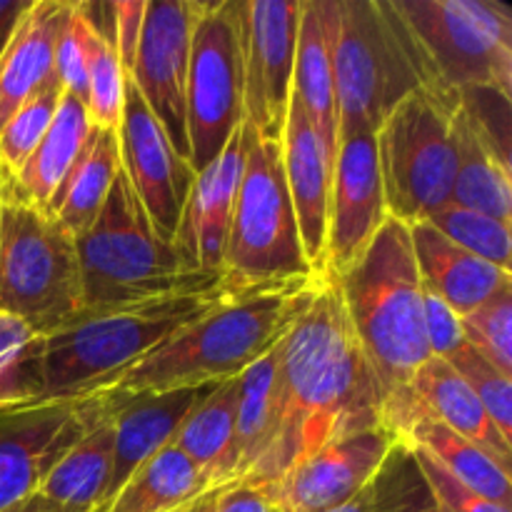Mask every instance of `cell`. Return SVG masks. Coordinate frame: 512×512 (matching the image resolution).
Returning <instances> with one entry per match:
<instances>
[{"label": "cell", "instance_id": "ffe728a7", "mask_svg": "<svg viewBox=\"0 0 512 512\" xmlns=\"http://www.w3.org/2000/svg\"><path fill=\"white\" fill-rule=\"evenodd\" d=\"M215 385L170 390V393H105L113 423V463H110L108 488L98 510L118 495V490L158 455L175 438L190 410L213 390Z\"/></svg>", "mask_w": 512, "mask_h": 512}, {"label": "cell", "instance_id": "cb8c5ba5", "mask_svg": "<svg viewBox=\"0 0 512 512\" xmlns=\"http://www.w3.org/2000/svg\"><path fill=\"white\" fill-rule=\"evenodd\" d=\"M238 378L218 383L178 428L170 445L180 450L213 490L235 483Z\"/></svg>", "mask_w": 512, "mask_h": 512}, {"label": "cell", "instance_id": "7a4b0ae2", "mask_svg": "<svg viewBox=\"0 0 512 512\" xmlns=\"http://www.w3.org/2000/svg\"><path fill=\"white\" fill-rule=\"evenodd\" d=\"M318 278L233 295L98 393H170L238 378L283 340Z\"/></svg>", "mask_w": 512, "mask_h": 512}, {"label": "cell", "instance_id": "9a60e30c", "mask_svg": "<svg viewBox=\"0 0 512 512\" xmlns=\"http://www.w3.org/2000/svg\"><path fill=\"white\" fill-rule=\"evenodd\" d=\"M120 170L143 205L160 240L173 243L180 210L195 183V170L175 153L165 130L140 98L133 80L125 78L123 115L118 123Z\"/></svg>", "mask_w": 512, "mask_h": 512}, {"label": "cell", "instance_id": "7402d4cb", "mask_svg": "<svg viewBox=\"0 0 512 512\" xmlns=\"http://www.w3.org/2000/svg\"><path fill=\"white\" fill-rule=\"evenodd\" d=\"M73 3L33 0L0 55V130L55 75V45Z\"/></svg>", "mask_w": 512, "mask_h": 512}, {"label": "cell", "instance_id": "4dcf8cb0", "mask_svg": "<svg viewBox=\"0 0 512 512\" xmlns=\"http://www.w3.org/2000/svg\"><path fill=\"white\" fill-rule=\"evenodd\" d=\"M210 490L200 470L175 445H165L100 512H175Z\"/></svg>", "mask_w": 512, "mask_h": 512}, {"label": "cell", "instance_id": "bcb514c9", "mask_svg": "<svg viewBox=\"0 0 512 512\" xmlns=\"http://www.w3.org/2000/svg\"><path fill=\"white\" fill-rule=\"evenodd\" d=\"M3 512H73V510H65V508H58V505H53L50 500H45L43 495H30V498L20 500V503L10 505V508H5Z\"/></svg>", "mask_w": 512, "mask_h": 512}, {"label": "cell", "instance_id": "74e56055", "mask_svg": "<svg viewBox=\"0 0 512 512\" xmlns=\"http://www.w3.org/2000/svg\"><path fill=\"white\" fill-rule=\"evenodd\" d=\"M125 75L115 48L93 28L88 58V88H85V110L93 128L118 130L123 115Z\"/></svg>", "mask_w": 512, "mask_h": 512}, {"label": "cell", "instance_id": "7bdbcfd3", "mask_svg": "<svg viewBox=\"0 0 512 512\" xmlns=\"http://www.w3.org/2000/svg\"><path fill=\"white\" fill-rule=\"evenodd\" d=\"M145 8H148L145 0H113L110 3V10H113V40H110V45L115 48L125 78H130V73H133Z\"/></svg>", "mask_w": 512, "mask_h": 512}, {"label": "cell", "instance_id": "83f0119b", "mask_svg": "<svg viewBox=\"0 0 512 512\" xmlns=\"http://www.w3.org/2000/svg\"><path fill=\"white\" fill-rule=\"evenodd\" d=\"M90 130H93V125L88 120L85 103L65 90L58 110H55L53 123H50L48 133L43 135L38 148L30 153V158L25 160V165L18 173L10 175L5 170L3 173L8 175L13 188L28 203H33L35 208L45 213L55 190L60 188L63 178L68 175L70 165L75 163V158L83 150Z\"/></svg>", "mask_w": 512, "mask_h": 512}, {"label": "cell", "instance_id": "1f68e13d", "mask_svg": "<svg viewBox=\"0 0 512 512\" xmlns=\"http://www.w3.org/2000/svg\"><path fill=\"white\" fill-rule=\"evenodd\" d=\"M405 445L408 448H413V445L425 448L453 478H458L460 483H465L490 503L512 512L510 470H505L498 460L490 458L478 445L468 443L450 428H445L443 423L423 420V423L415 425Z\"/></svg>", "mask_w": 512, "mask_h": 512}, {"label": "cell", "instance_id": "ee69618b", "mask_svg": "<svg viewBox=\"0 0 512 512\" xmlns=\"http://www.w3.org/2000/svg\"><path fill=\"white\" fill-rule=\"evenodd\" d=\"M210 512H280L278 505L260 488L245 483L228 485L215 498Z\"/></svg>", "mask_w": 512, "mask_h": 512}, {"label": "cell", "instance_id": "836d02e7", "mask_svg": "<svg viewBox=\"0 0 512 512\" xmlns=\"http://www.w3.org/2000/svg\"><path fill=\"white\" fill-rule=\"evenodd\" d=\"M43 335L0 313V408L43 400Z\"/></svg>", "mask_w": 512, "mask_h": 512}, {"label": "cell", "instance_id": "f546056e", "mask_svg": "<svg viewBox=\"0 0 512 512\" xmlns=\"http://www.w3.org/2000/svg\"><path fill=\"white\" fill-rule=\"evenodd\" d=\"M110 463H113V423H110L108 403L105 413L90 425L88 433L45 475L38 495H43L58 508L95 512L103 500L105 488H108Z\"/></svg>", "mask_w": 512, "mask_h": 512}, {"label": "cell", "instance_id": "44dd1931", "mask_svg": "<svg viewBox=\"0 0 512 512\" xmlns=\"http://www.w3.org/2000/svg\"><path fill=\"white\" fill-rule=\"evenodd\" d=\"M280 153H283L285 183H288L290 203L298 218L305 260L315 275H325V238H328L335 163L325 150L313 120L308 118L295 95L290 98Z\"/></svg>", "mask_w": 512, "mask_h": 512}, {"label": "cell", "instance_id": "e0dca14e", "mask_svg": "<svg viewBox=\"0 0 512 512\" xmlns=\"http://www.w3.org/2000/svg\"><path fill=\"white\" fill-rule=\"evenodd\" d=\"M255 130L248 120L230 135L223 153L205 170L195 173V183L180 210L173 250L185 273L223 275V255L230 220L238 200L240 180L248 163Z\"/></svg>", "mask_w": 512, "mask_h": 512}, {"label": "cell", "instance_id": "277c9868", "mask_svg": "<svg viewBox=\"0 0 512 512\" xmlns=\"http://www.w3.org/2000/svg\"><path fill=\"white\" fill-rule=\"evenodd\" d=\"M335 280L383 405L430 358L423 280L408 225L385 220L368 250Z\"/></svg>", "mask_w": 512, "mask_h": 512}, {"label": "cell", "instance_id": "3957f363", "mask_svg": "<svg viewBox=\"0 0 512 512\" xmlns=\"http://www.w3.org/2000/svg\"><path fill=\"white\" fill-rule=\"evenodd\" d=\"M233 295L240 293L220 280L208 288L78 315L43 335V400H78L98 393Z\"/></svg>", "mask_w": 512, "mask_h": 512}, {"label": "cell", "instance_id": "d6986e66", "mask_svg": "<svg viewBox=\"0 0 512 512\" xmlns=\"http://www.w3.org/2000/svg\"><path fill=\"white\" fill-rule=\"evenodd\" d=\"M395 448L385 428L333 440L263 490L280 512H330L348 503Z\"/></svg>", "mask_w": 512, "mask_h": 512}, {"label": "cell", "instance_id": "d590c367", "mask_svg": "<svg viewBox=\"0 0 512 512\" xmlns=\"http://www.w3.org/2000/svg\"><path fill=\"white\" fill-rule=\"evenodd\" d=\"M63 93L65 88L53 75L33 98L25 100L15 110L13 118L0 130V170L15 175L23 168L25 160L30 158V153L38 148L43 135L48 133Z\"/></svg>", "mask_w": 512, "mask_h": 512}, {"label": "cell", "instance_id": "2e32d148", "mask_svg": "<svg viewBox=\"0 0 512 512\" xmlns=\"http://www.w3.org/2000/svg\"><path fill=\"white\" fill-rule=\"evenodd\" d=\"M423 420L443 423L510 470L512 443L500 435L470 385L443 358L425 360L410 383L380 405V425L400 445H405L415 425Z\"/></svg>", "mask_w": 512, "mask_h": 512}, {"label": "cell", "instance_id": "484cf974", "mask_svg": "<svg viewBox=\"0 0 512 512\" xmlns=\"http://www.w3.org/2000/svg\"><path fill=\"white\" fill-rule=\"evenodd\" d=\"M120 173V148L115 130H90L83 150L70 165L68 175L53 200L45 208V215L55 220L73 238L93 225Z\"/></svg>", "mask_w": 512, "mask_h": 512}, {"label": "cell", "instance_id": "6da1fadb", "mask_svg": "<svg viewBox=\"0 0 512 512\" xmlns=\"http://www.w3.org/2000/svg\"><path fill=\"white\" fill-rule=\"evenodd\" d=\"M380 425V393L333 275L280 340V415L263 465L245 485L265 488L333 440Z\"/></svg>", "mask_w": 512, "mask_h": 512}, {"label": "cell", "instance_id": "7c38bea8", "mask_svg": "<svg viewBox=\"0 0 512 512\" xmlns=\"http://www.w3.org/2000/svg\"><path fill=\"white\" fill-rule=\"evenodd\" d=\"M243 60V113L255 135L280 143L293 98L300 0H235Z\"/></svg>", "mask_w": 512, "mask_h": 512}, {"label": "cell", "instance_id": "e575fe53", "mask_svg": "<svg viewBox=\"0 0 512 512\" xmlns=\"http://www.w3.org/2000/svg\"><path fill=\"white\" fill-rule=\"evenodd\" d=\"M425 223L433 225L440 235L453 240L468 253L478 255L485 263L512 273V230L510 223L495 220L490 215L475 213V210L460 208V205L448 203L430 215Z\"/></svg>", "mask_w": 512, "mask_h": 512}, {"label": "cell", "instance_id": "30bf717a", "mask_svg": "<svg viewBox=\"0 0 512 512\" xmlns=\"http://www.w3.org/2000/svg\"><path fill=\"white\" fill-rule=\"evenodd\" d=\"M453 113L455 108L418 88L400 100L375 130L390 218L405 225L425 223L450 203L458 165Z\"/></svg>", "mask_w": 512, "mask_h": 512}, {"label": "cell", "instance_id": "ac0fdd59", "mask_svg": "<svg viewBox=\"0 0 512 512\" xmlns=\"http://www.w3.org/2000/svg\"><path fill=\"white\" fill-rule=\"evenodd\" d=\"M388 218L375 135H348L340 140L333 165L325 275H343L368 250Z\"/></svg>", "mask_w": 512, "mask_h": 512}, {"label": "cell", "instance_id": "f6af8a7d", "mask_svg": "<svg viewBox=\"0 0 512 512\" xmlns=\"http://www.w3.org/2000/svg\"><path fill=\"white\" fill-rule=\"evenodd\" d=\"M30 5H33V0H0V55H3L10 35L15 33L20 18H23Z\"/></svg>", "mask_w": 512, "mask_h": 512}, {"label": "cell", "instance_id": "8d00e7d4", "mask_svg": "<svg viewBox=\"0 0 512 512\" xmlns=\"http://www.w3.org/2000/svg\"><path fill=\"white\" fill-rule=\"evenodd\" d=\"M465 345L512 378V285L460 318Z\"/></svg>", "mask_w": 512, "mask_h": 512}, {"label": "cell", "instance_id": "f35d334b", "mask_svg": "<svg viewBox=\"0 0 512 512\" xmlns=\"http://www.w3.org/2000/svg\"><path fill=\"white\" fill-rule=\"evenodd\" d=\"M448 363L470 385V390L480 400V405L490 415L500 435L512 443V378L500 373L495 365H490L470 345H463L458 353L450 355Z\"/></svg>", "mask_w": 512, "mask_h": 512}, {"label": "cell", "instance_id": "9c48e42d", "mask_svg": "<svg viewBox=\"0 0 512 512\" xmlns=\"http://www.w3.org/2000/svg\"><path fill=\"white\" fill-rule=\"evenodd\" d=\"M315 278L300 243L280 143L255 135L230 220L223 280L238 293H255Z\"/></svg>", "mask_w": 512, "mask_h": 512}, {"label": "cell", "instance_id": "5b68a950", "mask_svg": "<svg viewBox=\"0 0 512 512\" xmlns=\"http://www.w3.org/2000/svg\"><path fill=\"white\" fill-rule=\"evenodd\" d=\"M323 10L340 145L348 135H375L400 100L423 88V73L390 0H323Z\"/></svg>", "mask_w": 512, "mask_h": 512}, {"label": "cell", "instance_id": "d4e9b609", "mask_svg": "<svg viewBox=\"0 0 512 512\" xmlns=\"http://www.w3.org/2000/svg\"><path fill=\"white\" fill-rule=\"evenodd\" d=\"M293 95L333 158L338 153V110H335L333 60H330L328 25L323 0H300L298 48H295Z\"/></svg>", "mask_w": 512, "mask_h": 512}, {"label": "cell", "instance_id": "60d3db41", "mask_svg": "<svg viewBox=\"0 0 512 512\" xmlns=\"http://www.w3.org/2000/svg\"><path fill=\"white\" fill-rule=\"evenodd\" d=\"M413 455L418 460V468L423 473L425 483H428L430 495H433L435 508L443 512H510L500 505L490 503L483 495H478L475 490H470L468 485L460 483L458 478L448 473L433 455L425 448L413 445Z\"/></svg>", "mask_w": 512, "mask_h": 512}, {"label": "cell", "instance_id": "5bb4252c", "mask_svg": "<svg viewBox=\"0 0 512 512\" xmlns=\"http://www.w3.org/2000/svg\"><path fill=\"white\" fill-rule=\"evenodd\" d=\"M198 0H153L145 8L130 80L165 130L175 153L190 163L188 70ZM193 168V165H190Z\"/></svg>", "mask_w": 512, "mask_h": 512}, {"label": "cell", "instance_id": "d6a6232c", "mask_svg": "<svg viewBox=\"0 0 512 512\" xmlns=\"http://www.w3.org/2000/svg\"><path fill=\"white\" fill-rule=\"evenodd\" d=\"M435 508L413 450L395 443L373 478L330 512H430Z\"/></svg>", "mask_w": 512, "mask_h": 512}, {"label": "cell", "instance_id": "7dc6e473", "mask_svg": "<svg viewBox=\"0 0 512 512\" xmlns=\"http://www.w3.org/2000/svg\"><path fill=\"white\" fill-rule=\"evenodd\" d=\"M220 490H223V488L210 490V493H205L203 498H198V500H195V503L185 505V508H180V510H175V512H210V510H213V503H215V498H218Z\"/></svg>", "mask_w": 512, "mask_h": 512}, {"label": "cell", "instance_id": "4fadbf2b", "mask_svg": "<svg viewBox=\"0 0 512 512\" xmlns=\"http://www.w3.org/2000/svg\"><path fill=\"white\" fill-rule=\"evenodd\" d=\"M105 408L103 393L0 408V512L38 493L45 475Z\"/></svg>", "mask_w": 512, "mask_h": 512}, {"label": "cell", "instance_id": "52a82bcc", "mask_svg": "<svg viewBox=\"0 0 512 512\" xmlns=\"http://www.w3.org/2000/svg\"><path fill=\"white\" fill-rule=\"evenodd\" d=\"M423 73V90L458 108L460 93L512 98V13L498 0H390Z\"/></svg>", "mask_w": 512, "mask_h": 512}, {"label": "cell", "instance_id": "603a6c76", "mask_svg": "<svg viewBox=\"0 0 512 512\" xmlns=\"http://www.w3.org/2000/svg\"><path fill=\"white\" fill-rule=\"evenodd\" d=\"M408 228L420 280L433 293H438L460 318L473 313L500 288L512 285V273H505L463 250L453 240L440 235L430 223H413Z\"/></svg>", "mask_w": 512, "mask_h": 512}, {"label": "cell", "instance_id": "8fae6325", "mask_svg": "<svg viewBox=\"0 0 512 512\" xmlns=\"http://www.w3.org/2000/svg\"><path fill=\"white\" fill-rule=\"evenodd\" d=\"M188 145L195 173L208 168L245 120L235 0L200 3L188 70Z\"/></svg>", "mask_w": 512, "mask_h": 512}, {"label": "cell", "instance_id": "8992f818", "mask_svg": "<svg viewBox=\"0 0 512 512\" xmlns=\"http://www.w3.org/2000/svg\"><path fill=\"white\" fill-rule=\"evenodd\" d=\"M75 253L83 283V313L208 288L223 280V275L185 273L180 268L173 245L158 238L123 170L98 218L75 238Z\"/></svg>", "mask_w": 512, "mask_h": 512}, {"label": "cell", "instance_id": "b9f144b4", "mask_svg": "<svg viewBox=\"0 0 512 512\" xmlns=\"http://www.w3.org/2000/svg\"><path fill=\"white\" fill-rule=\"evenodd\" d=\"M423 323L425 340H428L430 358L448 360L465 345L460 315L440 298L438 293L423 285Z\"/></svg>", "mask_w": 512, "mask_h": 512}, {"label": "cell", "instance_id": "4316f807", "mask_svg": "<svg viewBox=\"0 0 512 512\" xmlns=\"http://www.w3.org/2000/svg\"><path fill=\"white\" fill-rule=\"evenodd\" d=\"M285 338V335H283ZM280 415V343L238 375L235 483H248L263 465ZM233 483V485H235Z\"/></svg>", "mask_w": 512, "mask_h": 512}, {"label": "cell", "instance_id": "c3c4849f", "mask_svg": "<svg viewBox=\"0 0 512 512\" xmlns=\"http://www.w3.org/2000/svg\"><path fill=\"white\" fill-rule=\"evenodd\" d=\"M0 210H3V193H0Z\"/></svg>", "mask_w": 512, "mask_h": 512}, {"label": "cell", "instance_id": "ba28073f", "mask_svg": "<svg viewBox=\"0 0 512 512\" xmlns=\"http://www.w3.org/2000/svg\"><path fill=\"white\" fill-rule=\"evenodd\" d=\"M0 193V313L48 335L83 313L75 238L28 203L3 170Z\"/></svg>", "mask_w": 512, "mask_h": 512}, {"label": "cell", "instance_id": "681fc988", "mask_svg": "<svg viewBox=\"0 0 512 512\" xmlns=\"http://www.w3.org/2000/svg\"><path fill=\"white\" fill-rule=\"evenodd\" d=\"M430 512H443V510H438V508H433V510H430Z\"/></svg>", "mask_w": 512, "mask_h": 512}, {"label": "cell", "instance_id": "f1b7e54d", "mask_svg": "<svg viewBox=\"0 0 512 512\" xmlns=\"http://www.w3.org/2000/svg\"><path fill=\"white\" fill-rule=\"evenodd\" d=\"M453 140L458 165H455V183L450 203L475 213L490 215L495 220H512V170L505 160L495 155L473 128L468 115L460 110L453 113Z\"/></svg>", "mask_w": 512, "mask_h": 512}, {"label": "cell", "instance_id": "ab89813d", "mask_svg": "<svg viewBox=\"0 0 512 512\" xmlns=\"http://www.w3.org/2000/svg\"><path fill=\"white\" fill-rule=\"evenodd\" d=\"M90 40H93V25L80 10V3H73L68 20L60 30L58 45H55V78L83 103L85 88H88Z\"/></svg>", "mask_w": 512, "mask_h": 512}]
</instances>
